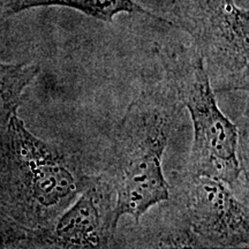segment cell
Here are the masks:
<instances>
[{"label":"cell","instance_id":"6da1fadb","mask_svg":"<svg viewBox=\"0 0 249 249\" xmlns=\"http://www.w3.org/2000/svg\"><path fill=\"white\" fill-rule=\"evenodd\" d=\"M76 155L37 138L15 113L0 136V209L44 233L89 185Z\"/></svg>","mask_w":249,"mask_h":249},{"label":"cell","instance_id":"7a4b0ae2","mask_svg":"<svg viewBox=\"0 0 249 249\" xmlns=\"http://www.w3.org/2000/svg\"><path fill=\"white\" fill-rule=\"evenodd\" d=\"M180 107L169 76L166 82L142 88L117 124L107 173L116 191L118 224L124 216L139 223L152 207L170 198L163 157Z\"/></svg>","mask_w":249,"mask_h":249},{"label":"cell","instance_id":"3957f363","mask_svg":"<svg viewBox=\"0 0 249 249\" xmlns=\"http://www.w3.org/2000/svg\"><path fill=\"white\" fill-rule=\"evenodd\" d=\"M179 60L169 70V76L180 104L189 112L194 129L188 173L234 186L241 174L238 127L218 107L197 52L193 49L191 54Z\"/></svg>","mask_w":249,"mask_h":249},{"label":"cell","instance_id":"277c9868","mask_svg":"<svg viewBox=\"0 0 249 249\" xmlns=\"http://www.w3.org/2000/svg\"><path fill=\"white\" fill-rule=\"evenodd\" d=\"M178 22L192 37L213 90H248L247 9L234 0H179Z\"/></svg>","mask_w":249,"mask_h":249},{"label":"cell","instance_id":"5b68a950","mask_svg":"<svg viewBox=\"0 0 249 249\" xmlns=\"http://www.w3.org/2000/svg\"><path fill=\"white\" fill-rule=\"evenodd\" d=\"M179 194L185 225L201 247H247L248 208L235 197L227 183L188 173Z\"/></svg>","mask_w":249,"mask_h":249},{"label":"cell","instance_id":"8992f818","mask_svg":"<svg viewBox=\"0 0 249 249\" xmlns=\"http://www.w3.org/2000/svg\"><path fill=\"white\" fill-rule=\"evenodd\" d=\"M116 191L108 173L85 191L43 233L42 248H105L117 232Z\"/></svg>","mask_w":249,"mask_h":249},{"label":"cell","instance_id":"52a82bcc","mask_svg":"<svg viewBox=\"0 0 249 249\" xmlns=\"http://www.w3.org/2000/svg\"><path fill=\"white\" fill-rule=\"evenodd\" d=\"M45 6L73 8L96 20L107 23L112 22L117 15L128 13L147 15L155 20L174 26L172 22L157 17L134 0H5L4 2L5 13L9 15L20 13L30 8L45 7Z\"/></svg>","mask_w":249,"mask_h":249},{"label":"cell","instance_id":"ba28073f","mask_svg":"<svg viewBox=\"0 0 249 249\" xmlns=\"http://www.w3.org/2000/svg\"><path fill=\"white\" fill-rule=\"evenodd\" d=\"M40 71L30 62H0V136L5 133L9 120L18 113L22 96Z\"/></svg>","mask_w":249,"mask_h":249},{"label":"cell","instance_id":"9c48e42d","mask_svg":"<svg viewBox=\"0 0 249 249\" xmlns=\"http://www.w3.org/2000/svg\"><path fill=\"white\" fill-rule=\"evenodd\" d=\"M40 234L0 209V248H39Z\"/></svg>","mask_w":249,"mask_h":249}]
</instances>
